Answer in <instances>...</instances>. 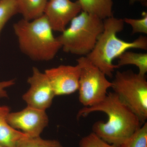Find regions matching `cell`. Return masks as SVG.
I'll use <instances>...</instances> for the list:
<instances>
[{
  "label": "cell",
  "instance_id": "1",
  "mask_svg": "<svg viewBox=\"0 0 147 147\" xmlns=\"http://www.w3.org/2000/svg\"><path fill=\"white\" fill-rule=\"evenodd\" d=\"M95 112L105 113L108 119L106 122L98 121L94 123L92 132L105 142L117 146L123 145L144 124L114 92L108 93L97 105L79 110L77 118Z\"/></svg>",
  "mask_w": 147,
  "mask_h": 147
},
{
  "label": "cell",
  "instance_id": "2",
  "mask_svg": "<svg viewBox=\"0 0 147 147\" xmlns=\"http://www.w3.org/2000/svg\"><path fill=\"white\" fill-rule=\"evenodd\" d=\"M104 29L94 48L86 57L106 76L112 77L118 68L114 60L129 49L147 50L146 37L141 36L131 42L119 38L118 34L123 30V19L111 16L103 20Z\"/></svg>",
  "mask_w": 147,
  "mask_h": 147
},
{
  "label": "cell",
  "instance_id": "3",
  "mask_svg": "<svg viewBox=\"0 0 147 147\" xmlns=\"http://www.w3.org/2000/svg\"><path fill=\"white\" fill-rule=\"evenodd\" d=\"M13 30L21 52L32 60H51L61 49L44 15L31 21L23 18L13 24Z\"/></svg>",
  "mask_w": 147,
  "mask_h": 147
},
{
  "label": "cell",
  "instance_id": "4",
  "mask_svg": "<svg viewBox=\"0 0 147 147\" xmlns=\"http://www.w3.org/2000/svg\"><path fill=\"white\" fill-rule=\"evenodd\" d=\"M57 38L66 53L86 56L92 51L104 29L102 19L82 11Z\"/></svg>",
  "mask_w": 147,
  "mask_h": 147
},
{
  "label": "cell",
  "instance_id": "5",
  "mask_svg": "<svg viewBox=\"0 0 147 147\" xmlns=\"http://www.w3.org/2000/svg\"><path fill=\"white\" fill-rule=\"evenodd\" d=\"M112 88L142 123L147 119V81L146 76L130 70L116 72Z\"/></svg>",
  "mask_w": 147,
  "mask_h": 147
},
{
  "label": "cell",
  "instance_id": "6",
  "mask_svg": "<svg viewBox=\"0 0 147 147\" xmlns=\"http://www.w3.org/2000/svg\"><path fill=\"white\" fill-rule=\"evenodd\" d=\"M80 69L79 80V100L84 107L97 105L106 97L112 82L106 76L86 57L77 59Z\"/></svg>",
  "mask_w": 147,
  "mask_h": 147
},
{
  "label": "cell",
  "instance_id": "7",
  "mask_svg": "<svg viewBox=\"0 0 147 147\" xmlns=\"http://www.w3.org/2000/svg\"><path fill=\"white\" fill-rule=\"evenodd\" d=\"M27 82L30 87L23 95V100L28 106L46 111L55 96L46 74L37 67H33L32 75Z\"/></svg>",
  "mask_w": 147,
  "mask_h": 147
},
{
  "label": "cell",
  "instance_id": "8",
  "mask_svg": "<svg viewBox=\"0 0 147 147\" xmlns=\"http://www.w3.org/2000/svg\"><path fill=\"white\" fill-rule=\"evenodd\" d=\"M7 120L13 128L29 137L40 136L49 122L48 116L45 110L28 106L21 111L10 112Z\"/></svg>",
  "mask_w": 147,
  "mask_h": 147
},
{
  "label": "cell",
  "instance_id": "9",
  "mask_svg": "<svg viewBox=\"0 0 147 147\" xmlns=\"http://www.w3.org/2000/svg\"><path fill=\"white\" fill-rule=\"evenodd\" d=\"M82 11L78 1L49 0L44 15L53 31L62 32L67 26Z\"/></svg>",
  "mask_w": 147,
  "mask_h": 147
},
{
  "label": "cell",
  "instance_id": "10",
  "mask_svg": "<svg viewBox=\"0 0 147 147\" xmlns=\"http://www.w3.org/2000/svg\"><path fill=\"white\" fill-rule=\"evenodd\" d=\"M44 73L56 96L71 94L78 90L80 69L75 65H61L46 69Z\"/></svg>",
  "mask_w": 147,
  "mask_h": 147
},
{
  "label": "cell",
  "instance_id": "11",
  "mask_svg": "<svg viewBox=\"0 0 147 147\" xmlns=\"http://www.w3.org/2000/svg\"><path fill=\"white\" fill-rule=\"evenodd\" d=\"M9 113L8 107L0 105V144L6 147H15L20 140L28 136L9 124L7 117Z\"/></svg>",
  "mask_w": 147,
  "mask_h": 147
},
{
  "label": "cell",
  "instance_id": "12",
  "mask_svg": "<svg viewBox=\"0 0 147 147\" xmlns=\"http://www.w3.org/2000/svg\"><path fill=\"white\" fill-rule=\"evenodd\" d=\"M82 11L104 20L113 16V0H77Z\"/></svg>",
  "mask_w": 147,
  "mask_h": 147
},
{
  "label": "cell",
  "instance_id": "13",
  "mask_svg": "<svg viewBox=\"0 0 147 147\" xmlns=\"http://www.w3.org/2000/svg\"><path fill=\"white\" fill-rule=\"evenodd\" d=\"M18 13L23 19L31 21L44 14L48 0H14Z\"/></svg>",
  "mask_w": 147,
  "mask_h": 147
},
{
  "label": "cell",
  "instance_id": "14",
  "mask_svg": "<svg viewBox=\"0 0 147 147\" xmlns=\"http://www.w3.org/2000/svg\"><path fill=\"white\" fill-rule=\"evenodd\" d=\"M118 67L127 65L136 66L139 69V74L146 76L147 72V53H136L127 51L119 57Z\"/></svg>",
  "mask_w": 147,
  "mask_h": 147
},
{
  "label": "cell",
  "instance_id": "15",
  "mask_svg": "<svg viewBox=\"0 0 147 147\" xmlns=\"http://www.w3.org/2000/svg\"><path fill=\"white\" fill-rule=\"evenodd\" d=\"M18 13L14 0H0V38L2 31L6 24Z\"/></svg>",
  "mask_w": 147,
  "mask_h": 147
},
{
  "label": "cell",
  "instance_id": "16",
  "mask_svg": "<svg viewBox=\"0 0 147 147\" xmlns=\"http://www.w3.org/2000/svg\"><path fill=\"white\" fill-rule=\"evenodd\" d=\"M15 147H63L56 140L42 139L40 136L25 137L18 142Z\"/></svg>",
  "mask_w": 147,
  "mask_h": 147
},
{
  "label": "cell",
  "instance_id": "17",
  "mask_svg": "<svg viewBox=\"0 0 147 147\" xmlns=\"http://www.w3.org/2000/svg\"><path fill=\"white\" fill-rule=\"evenodd\" d=\"M121 147H147L146 122Z\"/></svg>",
  "mask_w": 147,
  "mask_h": 147
},
{
  "label": "cell",
  "instance_id": "18",
  "mask_svg": "<svg viewBox=\"0 0 147 147\" xmlns=\"http://www.w3.org/2000/svg\"><path fill=\"white\" fill-rule=\"evenodd\" d=\"M79 147H121L110 144L92 132L80 140Z\"/></svg>",
  "mask_w": 147,
  "mask_h": 147
},
{
  "label": "cell",
  "instance_id": "19",
  "mask_svg": "<svg viewBox=\"0 0 147 147\" xmlns=\"http://www.w3.org/2000/svg\"><path fill=\"white\" fill-rule=\"evenodd\" d=\"M142 18L138 19L125 18L123 19L124 23L128 24L132 28V33L147 34V13L143 12Z\"/></svg>",
  "mask_w": 147,
  "mask_h": 147
},
{
  "label": "cell",
  "instance_id": "20",
  "mask_svg": "<svg viewBox=\"0 0 147 147\" xmlns=\"http://www.w3.org/2000/svg\"><path fill=\"white\" fill-rule=\"evenodd\" d=\"M15 84L14 80L0 82V98L8 97V94L6 89L12 86Z\"/></svg>",
  "mask_w": 147,
  "mask_h": 147
},
{
  "label": "cell",
  "instance_id": "21",
  "mask_svg": "<svg viewBox=\"0 0 147 147\" xmlns=\"http://www.w3.org/2000/svg\"><path fill=\"white\" fill-rule=\"evenodd\" d=\"M136 2H140L144 5H147V0H129V4H133Z\"/></svg>",
  "mask_w": 147,
  "mask_h": 147
},
{
  "label": "cell",
  "instance_id": "22",
  "mask_svg": "<svg viewBox=\"0 0 147 147\" xmlns=\"http://www.w3.org/2000/svg\"><path fill=\"white\" fill-rule=\"evenodd\" d=\"M0 147H6L5 146H3V145L1 144H0Z\"/></svg>",
  "mask_w": 147,
  "mask_h": 147
}]
</instances>
